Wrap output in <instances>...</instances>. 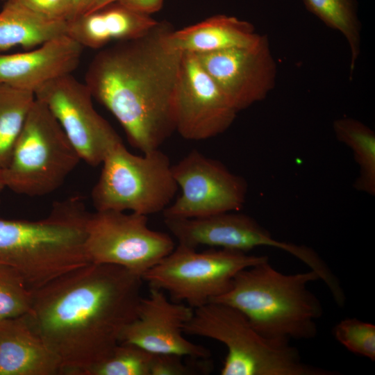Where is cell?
<instances>
[{"label": "cell", "instance_id": "obj_1", "mask_svg": "<svg viewBox=\"0 0 375 375\" xmlns=\"http://www.w3.org/2000/svg\"><path fill=\"white\" fill-rule=\"evenodd\" d=\"M142 283L123 267L90 262L33 291L26 317L62 375H81L111 354L138 315Z\"/></svg>", "mask_w": 375, "mask_h": 375}, {"label": "cell", "instance_id": "obj_2", "mask_svg": "<svg viewBox=\"0 0 375 375\" xmlns=\"http://www.w3.org/2000/svg\"><path fill=\"white\" fill-rule=\"evenodd\" d=\"M172 29L168 22L158 21L141 37L101 49L85 74L93 99L142 153L160 149L175 131L174 99L183 53L167 42Z\"/></svg>", "mask_w": 375, "mask_h": 375}, {"label": "cell", "instance_id": "obj_3", "mask_svg": "<svg viewBox=\"0 0 375 375\" xmlns=\"http://www.w3.org/2000/svg\"><path fill=\"white\" fill-rule=\"evenodd\" d=\"M89 214L74 197L54 203L40 220L0 218V264L15 269L32 291L88 265Z\"/></svg>", "mask_w": 375, "mask_h": 375}, {"label": "cell", "instance_id": "obj_4", "mask_svg": "<svg viewBox=\"0 0 375 375\" xmlns=\"http://www.w3.org/2000/svg\"><path fill=\"white\" fill-rule=\"evenodd\" d=\"M313 270L285 274L265 261L240 271L229 290L212 301L242 312L253 328L275 340H309L317 334L322 306L308 285L319 280Z\"/></svg>", "mask_w": 375, "mask_h": 375}, {"label": "cell", "instance_id": "obj_5", "mask_svg": "<svg viewBox=\"0 0 375 375\" xmlns=\"http://www.w3.org/2000/svg\"><path fill=\"white\" fill-rule=\"evenodd\" d=\"M185 334L217 340L227 349L222 375H335L305 363L289 341L267 338L228 305L210 301L194 309Z\"/></svg>", "mask_w": 375, "mask_h": 375}, {"label": "cell", "instance_id": "obj_6", "mask_svg": "<svg viewBox=\"0 0 375 375\" xmlns=\"http://www.w3.org/2000/svg\"><path fill=\"white\" fill-rule=\"evenodd\" d=\"M91 197L96 210H129L141 215L162 212L176 195L169 157L160 149L142 156L131 153L123 142L106 154Z\"/></svg>", "mask_w": 375, "mask_h": 375}, {"label": "cell", "instance_id": "obj_7", "mask_svg": "<svg viewBox=\"0 0 375 375\" xmlns=\"http://www.w3.org/2000/svg\"><path fill=\"white\" fill-rule=\"evenodd\" d=\"M81 160L48 107L35 98L3 169L6 188L29 197L50 194Z\"/></svg>", "mask_w": 375, "mask_h": 375}, {"label": "cell", "instance_id": "obj_8", "mask_svg": "<svg viewBox=\"0 0 375 375\" xmlns=\"http://www.w3.org/2000/svg\"><path fill=\"white\" fill-rule=\"evenodd\" d=\"M267 260L266 256L240 251L218 248L197 252L178 244L142 279L149 288L168 293L173 301L195 309L226 292L240 271Z\"/></svg>", "mask_w": 375, "mask_h": 375}, {"label": "cell", "instance_id": "obj_9", "mask_svg": "<svg viewBox=\"0 0 375 375\" xmlns=\"http://www.w3.org/2000/svg\"><path fill=\"white\" fill-rule=\"evenodd\" d=\"M147 215L117 210L89 214L85 250L90 262L123 267L140 276L176 247L167 233L151 229Z\"/></svg>", "mask_w": 375, "mask_h": 375}, {"label": "cell", "instance_id": "obj_10", "mask_svg": "<svg viewBox=\"0 0 375 375\" xmlns=\"http://www.w3.org/2000/svg\"><path fill=\"white\" fill-rule=\"evenodd\" d=\"M172 171L181 193L162 211L164 218H195L238 211L245 203V179L196 149L172 165Z\"/></svg>", "mask_w": 375, "mask_h": 375}, {"label": "cell", "instance_id": "obj_11", "mask_svg": "<svg viewBox=\"0 0 375 375\" xmlns=\"http://www.w3.org/2000/svg\"><path fill=\"white\" fill-rule=\"evenodd\" d=\"M57 119L81 160L95 167L122 139L94 107L84 82L72 74L53 80L35 92Z\"/></svg>", "mask_w": 375, "mask_h": 375}, {"label": "cell", "instance_id": "obj_12", "mask_svg": "<svg viewBox=\"0 0 375 375\" xmlns=\"http://www.w3.org/2000/svg\"><path fill=\"white\" fill-rule=\"evenodd\" d=\"M238 112L192 53H183L174 99L175 131L189 140H203L226 131Z\"/></svg>", "mask_w": 375, "mask_h": 375}, {"label": "cell", "instance_id": "obj_13", "mask_svg": "<svg viewBox=\"0 0 375 375\" xmlns=\"http://www.w3.org/2000/svg\"><path fill=\"white\" fill-rule=\"evenodd\" d=\"M194 55L238 112L275 86L277 66L265 35L251 46Z\"/></svg>", "mask_w": 375, "mask_h": 375}, {"label": "cell", "instance_id": "obj_14", "mask_svg": "<svg viewBox=\"0 0 375 375\" xmlns=\"http://www.w3.org/2000/svg\"><path fill=\"white\" fill-rule=\"evenodd\" d=\"M178 244L196 249L205 245L247 252L258 247L280 249L306 261L310 248L280 241L251 217L233 212L195 218H164Z\"/></svg>", "mask_w": 375, "mask_h": 375}, {"label": "cell", "instance_id": "obj_15", "mask_svg": "<svg viewBox=\"0 0 375 375\" xmlns=\"http://www.w3.org/2000/svg\"><path fill=\"white\" fill-rule=\"evenodd\" d=\"M193 312L188 305L171 301L162 290L150 288L149 296L142 298L138 315L124 328L119 342L137 345L152 353L208 358V349L183 335L184 326Z\"/></svg>", "mask_w": 375, "mask_h": 375}, {"label": "cell", "instance_id": "obj_16", "mask_svg": "<svg viewBox=\"0 0 375 375\" xmlns=\"http://www.w3.org/2000/svg\"><path fill=\"white\" fill-rule=\"evenodd\" d=\"M83 47L67 35L26 51L0 53V83L35 92L46 83L72 74Z\"/></svg>", "mask_w": 375, "mask_h": 375}, {"label": "cell", "instance_id": "obj_17", "mask_svg": "<svg viewBox=\"0 0 375 375\" xmlns=\"http://www.w3.org/2000/svg\"><path fill=\"white\" fill-rule=\"evenodd\" d=\"M0 375H61L59 359L26 315L0 321Z\"/></svg>", "mask_w": 375, "mask_h": 375}, {"label": "cell", "instance_id": "obj_18", "mask_svg": "<svg viewBox=\"0 0 375 375\" xmlns=\"http://www.w3.org/2000/svg\"><path fill=\"white\" fill-rule=\"evenodd\" d=\"M157 23L151 15L113 1L67 21V34L83 48L101 49L112 42L141 37Z\"/></svg>", "mask_w": 375, "mask_h": 375}, {"label": "cell", "instance_id": "obj_19", "mask_svg": "<svg viewBox=\"0 0 375 375\" xmlns=\"http://www.w3.org/2000/svg\"><path fill=\"white\" fill-rule=\"evenodd\" d=\"M261 36L247 21L216 15L179 30L173 28L167 42L182 53L201 54L251 46Z\"/></svg>", "mask_w": 375, "mask_h": 375}, {"label": "cell", "instance_id": "obj_20", "mask_svg": "<svg viewBox=\"0 0 375 375\" xmlns=\"http://www.w3.org/2000/svg\"><path fill=\"white\" fill-rule=\"evenodd\" d=\"M67 31V21L43 17L8 1L0 11V51L17 46L33 49Z\"/></svg>", "mask_w": 375, "mask_h": 375}, {"label": "cell", "instance_id": "obj_21", "mask_svg": "<svg viewBox=\"0 0 375 375\" xmlns=\"http://www.w3.org/2000/svg\"><path fill=\"white\" fill-rule=\"evenodd\" d=\"M333 128L337 139L353 151L359 167L354 188L375 194V133L362 122L350 117L335 119Z\"/></svg>", "mask_w": 375, "mask_h": 375}, {"label": "cell", "instance_id": "obj_22", "mask_svg": "<svg viewBox=\"0 0 375 375\" xmlns=\"http://www.w3.org/2000/svg\"><path fill=\"white\" fill-rule=\"evenodd\" d=\"M306 9L327 26L340 32L350 51V74L360 53L361 26L356 0H303Z\"/></svg>", "mask_w": 375, "mask_h": 375}, {"label": "cell", "instance_id": "obj_23", "mask_svg": "<svg viewBox=\"0 0 375 375\" xmlns=\"http://www.w3.org/2000/svg\"><path fill=\"white\" fill-rule=\"evenodd\" d=\"M35 94L0 83V168L10 162Z\"/></svg>", "mask_w": 375, "mask_h": 375}, {"label": "cell", "instance_id": "obj_24", "mask_svg": "<svg viewBox=\"0 0 375 375\" xmlns=\"http://www.w3.org/2000/svg\"><path fill=\"white\" fill-rule=\"evenodd\" d=\"M153 356L137 345L119 342L108 358L81 375H151Z\"/></svg>", "mask_w": 375, "mask_h": 375}, {"label": "cell", "instance_id": "obj_25", "mask_svg": "<svg viewBox=\"0 0 375 375\" xmlns=\"http://www.w3.org/2000/svg\"><path fill=\"white\" fill-rule=\"evenodd\" d=\"M33 291L13 267L0 264V321L28 314Z\"/></svg>", "mask_w": 375, "mask_h": 375}, {"label": "cell", "instance_id": "obj_26", "mask_svg": "<svg viewBox=\"0 0 375 375\" xmlns=\"http://www.w3.org/2000/svg\"><path fill=\"white\" fill-rule=\"evenodd\" d=\"M335 338L349 351L375 360V326L356 318H347L333 328Z\"/></svg>", "mask_w": 375, "mask_h": 375}, {"label": "cell", "instance_id": "obj_27", "mask_svg": "<svg viewBox=\"0 0 375 375\" xmlns=\"http://www.w3.org/2000/svg\"><path fill=\"white\" fill-rule=\"evenodd\" d=\"M43 17L68 21L70 18L69 0H7Z\"/></svg>", "mask_w": 375, "mask_h": 375}, {"label": "cell", "instance_id": "obj_28", "mask_svg": "<svg viewBox=\"0 0 375 375\" xmlns=\"http://www.w3.org/2000/svg\"><path fill=\"white\" fill-rule=\"evenodd\" d=\"M181 356L173 354L153 353L151 375H187L191 369L185 365Z\"/></svg>", "mask_w": 375, "mask_h": 375}, {"label": "cell", "instance_id": "obj_29", "mask_svg": "<svg viewBox=\"0 0 375 375\" xmlns=\"http://www.w3.org/2000/svg\"><path fill=\"white\" fill-rule=\"evenodd\" d=\"M165 0H116L120 3L142 14H151L159 11Z\"/></svg>", "mask_w": 375, "mask_h": 375}, {"label": "cell", "instance_id": "obj_30", "mask_svg": "<svg viewBox=\"0 0 375 375\" xmlns=\"http://www.w3.org/2000/svg\"><path fill=\"white\" fill-rule=\"evenodd\" d=\"M95 0H69L70 4V18L72 20L85 13Z\"/></svg>", "mask_w": 375, "mask_h": 375}, {"label": "cell", "instance_id": "obj_31", "mask_svg": "<svg viewBox=\"0 0 375 375\" xmlns=\"http://www.w3.org/2000/svg\"><path fill=\"white\" fill-rule=\"evenodd\" d=\"M115 1L116 0H95L85 12L97 10Z\"/></svg>", "mask_w": 375, "mask_h": 375}, {"label": "cell", "instance_id": "obj_32", "mask_svg": "<svg viewBox=\"0 0 375 375\" xmlns=\"http://www.w3.org/2000/svg\"><path fill=\"white\" fill-rule=\"evenodd\" d=\"M5 188H6V185L3 180V169L0 168V194Z\"/></svg>", "mask_w": 375, "mask_h": 375}, {"label": "cell", "instance_id": "obj_33", "mask_svg": "<svg viewBox=\"0 0 375 375\" xmlns=\"http://www.w3.org/2000/svg\"><path fill=\"white\" fill-rule=\"evenodd\" d=\"M3 1H7V0H3Z\"/></svg>", "mask_w": 375, "mask_h": 375}]
</instances>
